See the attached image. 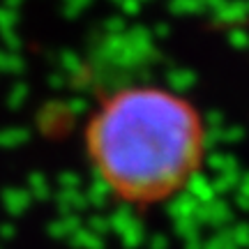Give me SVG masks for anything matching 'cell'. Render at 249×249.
Here are the masks:
<instances>
[{
	"label": "cell",
	"mask_w": 249,
	"mask_h": 249,
	"mask_svg": "<svg viewBox=\"0 0 249 249\" xmlns=\"http://www.w3.org/2000/svg\"><path fill=\"white\" fill-rule=\"evenodd\" d=\"M86 145L95 173L116 198L155 205L176 196L201 169L205 127L182 95L134 86L102 102Z\"/></svg>",
	"instance_id": "obj_1"
}]
</instances>
